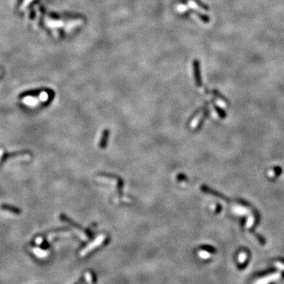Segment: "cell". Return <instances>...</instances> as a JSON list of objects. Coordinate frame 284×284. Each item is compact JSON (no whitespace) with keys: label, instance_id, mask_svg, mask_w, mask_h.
<instances>
[{"label":"cell","instance_id":"6da1fadb","mask_svg":"<svg viewBox=\"0 0 284 284\" xmlns=\"http://www.w3.org/2000/svg\"><path fill=\"white\" fill-rule=\"evenodd\" d=\"M104 238H105L104 235H100V236L98 237V238H96V239L93 242L91 243L90 245H88V246L86 247V248H85L83 250H81V252H80V255L81 256V257H84V256H85L87 253H89V252H90L91 250H93V249L96 248V247H97V245H100L101 243L104 241Z\"/></svg>","mask_w":284,"mask_h":284},{"label":"cell","instance_id":"7a4b0ae2","mask_svg":"<svg viewBox=\"0 0 284 284\" xmlns=\"http://www.w3.org/2000/svg\"><path fill=\"white\" fill-rule=\"evenodd\" d=\"M39 98L34 97V96H25L22 99V103L28 107H31V108H34V107L38 106L39 104Z\"/></svg>","mask_w":284,"mask_h":284},{"label":"cell","instance_id":"3957f363","mask_svg":"<svg viewBox=\"0 0 284 284\" xmlns=\"http://www.w3.org/2000/svg\"><path fill=\"white\" fill-rule=\"evenodd\" d=\"M194 77H195L196 83L198 87H200L202 85L201 79H200V66H199V62L197 60L194 61Z\"/></svg>","mask_w":284,"mask_h":284},{"label":"cell","instance_id":"277c9868","mask_svg":"<svg viewBox=\"0 0 284 284\" xmlns=\"http://www.w3.org/2000/svg\"><path fill=\"white\" fill-rule=\"evenodd\" d=\"M46 24L50 28H58L62 27L63 25V21H58V20H52V19H47Z\"/></svg>","mask_w":284,"mask_h":284},{"label":"cell","instance_id":"5b68a950","mask_svg":"<svg viewBox=\"0 0 284 284\" xmlns=\"http://www.w3.org/2000/svg\"><path fill=\"white\" fill-rule=\"evenodd\" d=\"M33 252L36 257H39V258H44V257H46L49 254L48 251L42 250L39 248H33Z\"/></svg>","mask_w":284,"mask_h":284},{"label":"cell","instance_id":"8992f818","mask_svg":"<svg viewBox=\"0 0 284 284\" xmlns=\"http://www.w3.org/2000/svg\"><path fill=\"white\" fill-rule=\"evenodd\" d=\"M108 136H109V131L108 130H104L103 136H102L101 141L99 143V147L102 148V149H104L106 147L107 142L108 140Z\"/></svg>","mask_w":284,"mask_h":284},{"label":"cell","instance_id":"52a82bcc","mask_svg":"<svg viewBox=\"0 0 284 284\" xmlns=\"http://www.w3.org/2000/svg\"><path fill=\"white\" fill-rule=\"evenodd\" d=\"M38 98H39L40 102L45 103V102H47V101L48 100V99H49V95H48V93H47V92H41V93H39Z\"/></svg>","mask_w":284,"mask_h":284},{"label":"cell","instance_id":"ba28073f","mask_svg":"<svg viewBox=\"0 0 284 284\" xmlns=\"http://www.w3.org/2000/svg\"><path fill=\"white\" fill-rule=\"evenodd\" d=\"M238 259L239 263H243L247 259V253H245V252H241V253H239Z\"/></svg>","mask_w":284,"mask_h":284},{"label":"cell","instance_id":"9c48e42d","mask_svg":"<svg viewBox=\"0 0 284 284\" xmlns=\"http://www.w3.org/2000/svg\"><path fill=\"white\" fill-rule=\"evenodd\" d=\"M198 255L203 259L209 258V257H210V256H211L210 253H208L207 251H204V250H200V251L198 253Z\"/></svg>","mask_w":284,"mask_h":284},{"label":"cell","instance_id":"30bf717a","mask_svg":"<svg viewBox=\"0 0 284 284\" xmlns=\"http://www.w3.org/2000/svg\"><path fill=\"white\" fill-rule=\"evenodd\" d=\"M33 0H24V1H23V2H22V4H21V9H20V10H21V11H23V10H25V9L26 7H28V5H29V4L31 2H33Z\"/></svg>","mask_w":284,"mask_h":284},{"label":"cell","instance_id":"8fae6325","mask_svg":"<svg viewBox=\"0 0 284 284\" xmlns=\"http://www.w3.org/2000/svg\"><path fill=\"white\" fill-rule=\"evenodd\" d=\"M197 16H198V17H200V20L204 21V22H208V21H209V17H207V16L204 15V14H197Z\"/></svg>","mask_w":284,"mask_h":284}]
</instances>
